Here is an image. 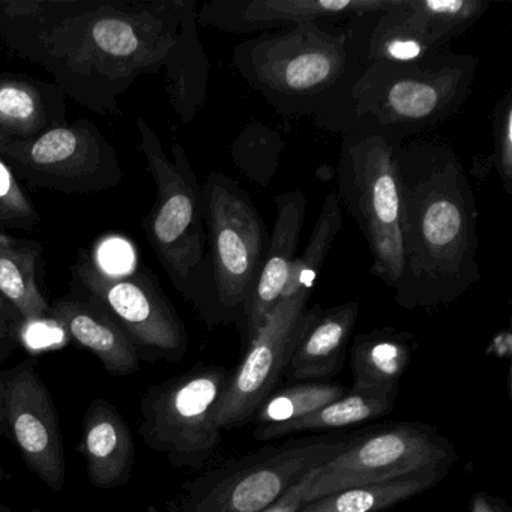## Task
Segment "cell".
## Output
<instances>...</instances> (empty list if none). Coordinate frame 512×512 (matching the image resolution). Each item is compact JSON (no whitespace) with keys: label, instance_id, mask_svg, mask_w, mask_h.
<instances>
[{"label":"cell","instance_id":"obj_1","mask_svg":"<svg viewBox=\"0 0 512 512\" xmlns=\"http://www.w3.org/2000/svg\"><path fill=\"white\" fill-rule=\"evenodd\" d=\"M403 271L400 307L452 304L479 280L478 206L451 146L403 142L398 149Z\"/></svg>","mask_w":512,"mask_h":512},{"label":"cell","instance_id":"obj_2","mask_svg":"<svg viewBox=\"0 0 512 512\" xmlns=\"http://www.w3.org/2000/svg\"><path fill=\"white\" fill-rule=\"evenodd\" d=\"M478 65L475 56L448 50L407 64L373 62L314 124L344 136L371 131L404 142L460 112L475 85Z\"/></svg>","mask_w":512,"mask_h":512},{"label":"cell","instance_id":"obj_3","mask_svg":"<svg viewBox=\"0 0 512 512\" xmlns=\"http://www.w3.org/2000/svg\"><path fill=\"white\" fill-rule=\"evenodd\" d=\"M356 19L263 32L235 46L233 70L284 116L316 118L365 67Z\"/></svg>","mask_w":512,"mask_h":512},{"label":"cell","instance_id":"obj_4","mask_svg":"<svg viewBox=\"0 0 512 512\" xmlns=\"http://www.w3.org/2000/svg\"><path fill=\"white\" fill-rule=\"evenodd\" d=\"M140 149L157 184V200L146 218V233L176 289L196 305L209 325H221L206 238L202 187L181 143L173 160L148 122L139 119Z\"/></svg>","mask_w":512,"mask_h":512},{"label":"cell","instance_id":"obj_5","mask_svg":"<svg viewBox=\"0 0 512 512\" xmlns=\"http://www.w3.org/2000/svg\"><path fill=\"white\" fill-rule=\"evenodd\" d=\"M401 143L371 131L346 134L337 170V194L367 241L371 272L391 289L403 271L397 166Z\"/></svg>","mask_w":512,"mask_h":512},{"label":"cell","instance_id":"obj_6","mask_svg":"<svg viewBox=\"0 0 512 512\" xmlns=\"http://www.w3.org/2000/svg\"><path fill=\"white\" fill-rule=\"evenodd\" d=\"M349 440L305 437L233 458L188 482L167 512H262L308 470L340 454Z\"/></svg>","mask_w":512,"mask_h":512},{"label":"cell","instance_id":"obj_7","mask_svg":"<svg viewBox=\"0 0 512 512\" xmlns=\"http://www.w3.org/2000/svg\"><path fill=\"white\" fill-rule=\"evenodd\" d=\"M206 238L221 325L241 328L269 247V233L250 194L230 176L211 173L202 187Z\"/></svg>","mask_w":512,"mask_h":512},{"label":"cell","instance_id":"obj_8","mask_svg":"<svg viewBox=\"0 0 512 512\" xmlns=\"http://www.w3.org/2000/svg\"><path fill=\"white\" fill-rule=\"evenodd\" d=\"M230 371L202 365L149 389L142 403L140 434L173 466L202 469L217 452V409Z\"/></svg>","mask_w":512,"mask_h":512},{"label":"cell","instance_id":"obj_9","mask_svg":"<svg viewBox=\"0 0 512 512\" xmlns=\"http://www.w3.org/2000/svg\"><path fill=\"white\" fill-rule=\"evenodd\" d=\"M457 460L451 440L431 425L397 422L350 439L340 454L308 472L305 502L355 485L404 478L449 467Z\"/></svg>","mask_w":512,"mask_h":512},{"label":"cell","instance_id":"obj_10","mask_svg":"<svg viewBox=\"0 0 512 512\" xmlns=\"http://www.w3.org/2000/svg\"><path fill=\"white\" fill-rule=\"evenodd\" d=\"M308 301V296L281 298L248 343L218 404L217 424L221 431L244 427L275 391L293 350L316 313L317 305L307 308Z\"/></svg>","mask_w":512,"mask_h":512},{"label":"cell","instance_id":"obj_11","mask_svg":"<svg viewBox=\"0 0 512 512\" xmlns=\"http://www.w3.org/2000/svg\"><path fill=\"white\" fill-rule=\"evenodd\" d=\"M32 182L64 191L100 190L119 175L112 148L88 124L53 128L41 136L0 145Z\"/></svg>","mask_w":512,"mask_h":512},{"label":"cell","instance_id":"obj_12","mask_svg":"<svg viewBox=\"0 0 512 512\" xmlns=\"http://www.w3.org/2000/svg\"><path fill=\"white\" fill-rule=\"evenodd\" d=\"M79 277L92 298L103 305L134 343L176 361L187 352L188 334L175 308L151 274L109 278L91 263L79 266Z\"/></svg>","mask_w":512,"mask_h":512},{"label":"cell","instance_id":"obj_13","mask_svg":"<svg viewBox=\"0 0 512 512\" xmlns=\"http://www.w3.org/2000/svg\"><path fill=\"white\" fill-rule=\"evenodd\" d=\"M184 2L164 4L160 13L103 14L91 23L79 56L109 74L152 71L166 64L178 37Z\"/></svg>","mask_w":512,"mask_h":512},{"label":"cell","instance_id":"obj_14","mask_svg":"<svg viewBox=\"0 0 512 512\" xmlns=\"http://www.w3.org/2000/svg\"><path fill=\"white\" fill-rule=\"evenodd\" d=\"M0 397L5 418L28 466L61 491L65 487L64 446L55 404L31 364L0 374Z\"/></svg>","mask_w":512,"mask_h":512},{"label":"cell","instance_id":"obj_15","mask_svg":"<svg viewBox=\"0 0 512 512\" xmlns=\"http://www.w3.org/2000/svg\"><path fill=\"white\" fill-rule=\"evenodd\" d=\"M397 0H214L197 23L230 34H263L310 22H344L385 13Z\"/></svg>","mask_w":512,"mask_h":512},{"label":"cell","instance_id":"obj_16","mask_svg":"<svg viewBox=\"0 0 512 512\" xmlns=\"http://www.w3.org/2000/svg\"><path fill=\"white\" fill-rule=\"evenodd\" d=\"M277 217L269 236V247L260 269L253 293L248 298L242 316L241 331L245 343H250L266 317L283 296L290 266L298 253L302 226L307 215V197L302 191H289L275 197Z\"/></svg>","mask_w":512,"mask_h":512},{"label":"cell","instance_id":"obj_17","mask_svg":"<svg viewBox=\"0 0 512 512\" xmlns=\"http://www.w3.org/2000/svg\"><path fill=\"white\" fill-rule=\"evenodd\" d=\"M49 314L64 326L68 337L91 350L110 373L127 376L139 370L136 344L94 298L88 302L62 299L50 308Z\"/></svg>","mask_w":512,"mask_h":512},{"label":"cell","instance_id":"obj_18","mask_svg":"<svg viewBox=\"0 0 512 512\" xmlns=\"http://www.w3.org/2000/svg\"><path fill=\"white\" fill-rule=\"evenodd\" d=\"M358 314V301H349L328 310L317 305L310 325L287 364L284 373L287 379L308 382L335 376L343 368L347 344Z\"/></svg>","mask_w":512,"mask_h":512},{"label":"cell","instance_id":"obj_19","mask_svg":"<svg viewBox=\"0 0 512 512\" xmlns=\"http://www.w3.org/2000/svg\"><path fill=\"white\" fill-rule=\"evenodd\" d=\"M83 455L89 478L98 488L124 484L133 466L130 428L118 410L104 400L92 401L83 424Z\"/></svg>","mask_w":512,"mask_h":512},{"label":"cell","instance_id":"obj_20","mask_svg":"<svg viewBox=\"0 0 512 512\" xmlns=\"http://www.w3.org/2000/svg\"><path fill=\"white\" fill-rule=\"evenodd\" d=\"M355 22L365 65L373 62L407 64L436 53L413 13L410 0H397L391 10L358 17Z\"/></svg>","mask_w":512,"mask_h":512},{"label":"cell","instance_id":"obj_21","mask_svg":"<svg viewBox=\"0 0 512 512\" xmlns=\"http://www.w3.org/2000/svg\"><path fill=\"white\" fill-rule=\"evenodd\" d=\"M197 26L196 4L184 2L178 37L164 64L169 77L170 100L179 118L187 124L205 103L211 70Z\"/></svg>","mask_w":512,"mask_h":512},{"label":"cell","instance_id":"obj_22","mask_svg":"<svg viewBox=\"0 0 512 512\" xmlns=\"http://www.w3.org/2000/svg\"><path fill=\"white\" fill-rule=\"evenodd\" d=\"M415 338L395 329H374L358 335L350 350L352 388L397 394L403 379Z\"/></svg>","mask_w":512,"mask_h":512},{"label":"cell","instance_id":"obj_23","mask_svg":"<svg viewBox=\"0 0 512 512\" xmlns=\"http://www.w3.org/2000/svg\"><path fill=\"white\" fill-rule=\"evenodd\" d=\"M395 400H397V394L350 388L343 397L325 404L304 418L286 422V424L256 427L253 436L256 440L284 439L305 431L353 427V425L385 416L394 409Z\"/></svg>","mask_w":512,"mask_h":512},{"label":"cell","instance_id":"obj_24","mask_svg":"<svg viewBox=\"0 0 512 512\" xmlns=\"http://www.w3.org/2000/svg\"><path fill=\"white\" fill-rule=\"evenodd\" d=\"M448 473L449 467H439L392 481L343 488L305 502L299 512H383L430 490Z\"/></svg>","mask_w":512,"mask_h":512},{"label":"cell","instance_id":"obj_25","mask_svg":"<svg viewBox=\"0 0 512 512\" xmlns=\"http://www.w3.org/2000/svg\"><path fill=\"white\" fill-rule=\"evenodd\" d=\"M38 254L34 245L0 233V295L26 322L46 317L50 311L38 286Z\"/></svg>","mask_w":512,"mask_h":512},{"label":"cell","instance_id":"obj_26","mask_svg":"<svg viewBox=\"0 0 512 512\" xmlns=\"http://www.w3.org/2000/svg\"><path fill=\"white\" fill-rule=\"evenodd\" d=\"M343 205L337 191L326 196L322 209L314 223L310 242L301 256H296L290 266L289 277L281 298H295V296H308L311 298L314 284L319 278L320 271L325 265L326 257L343 227Z\"/></svg>","mask_w":512,"mask_h":512},{"label":"cell","instance_id":"obj_27","mask_svg":"<svg viewBox=\"0 0 512 512\" xmlns=\"http://www.w3.org/2000/svg\"><path fill=\"white\" fill-rule=\"evenodd\" d=\"M413 13L433 50H445L487 13L485 0H410Z\"/></svg>","mask_w":512,"mask_h":512},{"label":"cell","instance_id":"obj_28","mask_svg":"<svg viewBox=\"0 0 512 512\" xmlns=\"http://www.w3.org/2000/svg\"><path fill=\"white\" fill-rule=\"evenodd\" d=\"M349 391L337 383L305 382L272 392L254 413L256 427L286 424L316 412Z\"/></svg>","mask_w":512,"mask_h":512},{"label":"cell","instance_id":"obj_29","mask_svg":"<svg viewBox=\"0 0 512 512\" xmlns=\"http://www.w3.org/2000/svg\"><path fill=\"white\" fill-rule=\"evenodd\" d=\"M46 125L40 92L25 82H0V145L37 137Z\"/></svg>","mask_w":512,"mask_h":512},{"label":"cell","instance_id":"obj_30","mask_svg":"<svg viewBox=\"0 0 512 512\" xmlns=\"http://www.w3.org/2000/svg\"><path fill=\"white\" fill-rule=\"evenodd\" d=\"M286 142L262 122H250L232 145V160L242 175L266 187L277 173Z\"/></svg>","mask_w":512,"mask_h":512},{"label":"cell","instance_id":"obj_31","mask_svg":"<svg viewBox=\"0 0 512 512\" xmlns=\"http://www.w3.org/2000/svg\"><path fill=\"white\" fill-rule=\"evenodd\" d=\"M491 166L496 170L503 190L512 194V92L506 91L493 110V154Z\"/></svg>","mask_w":512,"mask_h":512},{"label":"cell","instance_id":"obj_32","mask_svg":"<svg viewBox=\"0 0 512 512\" xmlns=\"http://www.w3.org/2000/svg\"><path fill=\"white\" fill-rule=\"evenodd\" d=\"M38 221L40 215L0 158V226L29 227Z\"/></svg>","mask_w":512,"mask_h":512},{"label":"cell","instance_id":"obj_33","mask_svg":"<svg viewBox=\"0 0 512 512\" xmlns=\"http://www.w3.org/2000/svg\"><path fill=\"white\" fill-rule=\"evenodd\" d=\"M91 265L109 278L130 277L136 274V248L128 239L109 236L98 242Z\"/></svg>","mask_w":512,"mask_h":512},{"label":"cell","instance_id":"obj_34","mask_svg":"<svg viewBox=\"0 0 512 512\" xmlns=\"http://www.w3.org/2000/svg\"><path fill=\"white\" fill-rule=\"evenodd\" d=\"M310 472V470H308ZM308 472L302 475L295 484L290 485L277 500L266 506L262 512H299L305 503V490L308 484Z\"/></svg>","mask_w":512,"mask_h":512},{"label":"cell","instance_id":"obj_35","mask_svg":"<svg viewBox=\"0 0 512 512\" xmlns=\"http://www.w3.org/2000/svg\"><path fill=\"white\" fill-rule=\"evenodd\" d=\"M470 512H506L500 500L494 499L487 493H475L470 503Z\"/></svg>","mask_w":512,"mask_h":512},{"label":"cell","instance_id":"obj_36","mask_svg":"<svg viewBox=\"0 0 512 512\" xmlns=\"http://www.w3.org/2000/svg\"><path fill=\"white\" fill-rule=\"evenodd\" d=\"M5 424H7V418H5L4 400L0 397V433L4 430Z\"/></svg>","mask_w":512,"mask_h":512},{"label":"cell","instance_id":"obj_37","mask_svg":"<svg viewBox=\"0 0 512 512\" xmlns=\"http://www.w3.org/2000/svg\"><path fill=\"white\" fill-rule=\"evenodd\" d=\"M0 296H2V295H0Z\"/></svg>","mask_w":512,"mask_h":512}]
</instances>
